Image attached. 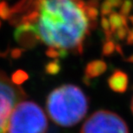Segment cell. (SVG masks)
I'll return each mask as SVG.
<instances>
[{"label": "cell", "mask_w": 133, "mask_h": 133, "mask_svg": "<svg viewBox=\"0 0 133 133\" xmlns=\"http://www.w3.org/2000/svg\"><path fill=\"white\" fill-rule=\"evenodd\" d=\"M36 33L49 47L79 49L88 30L84 3L74 0H41Z\"/></svg>", "instance_id": "obj_1"}, {"label": "cell", "mask_w": 133, "mask_h": 133, "mask_svg": "<svg viewBox=\"0 0 133 133\" xmlns=\"http://www.w3.org/2000/svg\"><path fill=\"white\" fill-rule=\"evenodd\" d=\"M89 101L85 92L73 84H65L48 95L46 109L51 120L57 125L72 127L87 115Z\"/></svg>", "instance_id": "obj_2"}, {"label": "cell", "mask_w": 133, "mask_h": 133, "mask_svg": "<svg viewBox=\"0 0 133 133\" xmlns=\"http://www.w3.org/2000/svg\"><path fill=\"white\" fill-rule=\"evenodd\" d=\"M49 123L46 113L38 104L22 100L10 113L7 133H47Z\"/></svg>", "instance_id": "obj_3"}, {"label": "cell", "mask_w": 133, "mask_h": 133, "mask_svg": "<svg viewBox=\"0 0 133 133\" xmlns=\"http://www.w3.org/2000/svg\"><path fill=\"white\" fill-rule=\"evenodd\" d=\"M26 94L0 69V133H7V124L10 113Z\"/></svg>", "instance_id": "obj_4"}, {"label": "cell", "mask_w": 133, "mask_h": 133, "mask_svg": "<svg viewBox=\"0 0 133 133\" xmlns=\"http://www.w3.org/2000/svg\"><path fill=\"white\" fill-rule=\"evenodd\" d=\"M81 133H130L121 116L108 110L95 111L84 122Z\"/></svg>", "instance_id": "obj_5"}, {"label": "cell", "mask_w": 133, "mask_h": 133, "mask_svg": "<svg viewBox=\"0 0 133 133\" xmlns=\"http://www.w3.org/2000/svg\"><path fill=\"white\" fill-rule=\"evenodd\" d=\"M15 39L23 46H33L36 39H39L35 25L27 23L18 27L15 31Z\"/></svg>", "instance_id": "obj_6"}, {"label": "cell", "mask_w": 133, "mask_h": 133, "mask_svg": "<svg viewBox=\"0 0 133 133\" xmlns=\"http://www.w3.org/2000/svg\"><path fill=\"white\" fill-rule=\"evenodd\" d=\"M108 86L113 92L123 94L127 90L129 79L127 74L121 70H116L107 79Z\"/></svg>", "instance_id": "obj_7"}, {"label": "cell", "mask_w": 133, "mask_h": 133, "mask_svg": "<svg viewBox=\"0 0 133 133\" xmlns=\"http://www.w3.org/2000/svg\"><path fill=\"white\" fill-rule=\"evenodd\" d=\"M107 66L103 61L97 60L89 62L86 66L85 70V77L88 79L100 76L106 71Z\"/></svg>", "instance_id": "obj_8"}, {"label": "cell", "mask_w": 133, "mask_h": 133, "mask_svg": "<svg viewBox=\"0 0 133 133\" xmlns=\"http://www.w3.org/2000/svg\"><path fill=\"white\" fill-rule=\"evenodd\" d=\"M109 22H110L111 31H115L119 28L124 27L126 25V21L124 16L121 14H118L115 12H111L109 15Z\"/></svg>", "instance_id": "obj_9"}, {"label": "cell", "mask_w": 133, "mask_h": 133, "mask_svg": "<svg viewBox=\"0 0 133 133\" xmlns=\"http://www.w3.org/2000/svg\"><path fill=\"white\" fill-rule=\"evenodd\" d=\"M46 55L50 58H58V57H65L68 55V52L65 49H58L55 48L49 47L46 51Z\"/></svg>", "instance_id": "obj_10"}, {"label": "cell", "mask_w": 133, "mask_h": 133, "mask_svg": "<svg viewBox=\"0 0 133 133\" xmlns=\"http://www.w3.org/2000/svg\"><path fill=\"white\" fill-rule=\"evenodd\" d=\"M46 72L49 74H56L61 69V65L59 63V61L55 60L54 62H49L45 66Z\"/></svg>", "instance_id": "obj_11"}, {"label": "cell", "mask_w": 133, "mask_h": 133, "mask_svg": "<svg viewBox=\"0 0 133 133\" xmlns=\"http://www.w3.org/2000/svg\"><path fill=\"white\" fill-rule=\"evenodd\" d=\"M27 79H28L27 74H26L25 72L22 71V70L17 71L14 74H13V76H12V78H11L12 81L14 82V83L17 84V85L22 84L23 82L25 81Z\"/></svg>", "instance_id": "obj_12"}, {"label": "cell", "mask_w": 133, "mask_h": 133, "mask_svg": "<svg viewBox=\"0 0 133 133\" xmlns=\"http://www.w3.org/2000/svg\"><path fill=\"white\" fill-rule=\"evenodd\" d=\"M117 45L112 41H107L103 46V54L105 55H110L114 52Z\"/></svg>", "instance_id": "obj_13"}, {"label": "cell", "mask_w": 133, "mask_h": 133, "mask_svg": "<svg viewBox=\"0 0 133 133\" xmlns=\"http://www.w3.org/2000/svg\"><path fill=\"white\" fill-rule=\"evenodd\" d=\"M84 9H85V11H86L87 17L92 20L96 19L97 16H98V10L94 6H89V5H87L84 4Z\"/></svg>", "instance_id": "obj_14"}, {"label": "cell", "mask_w": 133, "mask_h": 133, "mask_svg": "<svg viewBox=\"0 0 133 133\" xmlns=\"http://www.w3.org/2000/svg\"><path fill=\"white\" fill-rule=\"evenodd\" d=\"M10 16V9L5 2L0 3V17L3 19H7Z\"/></svg>", "instance_id": "obj_15"}, {"label": "cell", "mask_w": 133, "mask_h": 133, "mask_svg": "<svg viewBox=\"0 0 133 133\" xmlns=\"http://www.w3.org/2000/svg\"><path fill=\"white\" fill-rule=\"evenodd\" d=\"M131 3L130 0H125L123 4H122V7H121V10H120V14L123 15V16H127L131 11Z\"/></svg>", "instance_id": "obj_16"}, {"label": "cell", "mask_w": 133, "mask_h": 133, "mask_svg": "<svg viewBox=\"0 0 133 133\" xmlns=\"http://www.w3.org/2000/svg\"><path fill=\"white\" fill-rule=\"evenodd\" d=\"M112 9H113V7L111 6V4L105 0V1L103 3L102 7H101V11H102L104 15H110L111 13L112 12Z\"/></svg>", "instance_id": "obj_17"}, {"label": "cell", "mask_w": 133, "mask_h": 133, "mask_svg": "<svg viewBox=\"0 0 133 133\" xmlns=\"http://www.w3.org/2000/svg\"><path fill=\"white\" fill-rule=\"evenodd\" d=\"M114 32H115L116 38H118V40H122V39H124L127 35V29L125 26H124V27L118 29V30H115Z\"/></svg>", "instance_id": "obj_18"}, {"label": "cell", "mask_w": 133, "mask_h": 133, "mask_svg": "<svg viewBox=\"0 0 133 133\" xmlns=\"http://www.w3.org/2000/svg\"><path fill=\"white\" fill-rule=\"evenodd\" d=\"M101 24H102V27L104 29V30L105 31L106 34H109L111 32V25H110V22H109V19H107L106 17H103L102 22H101Z\"/></svg>", "instance_id": "obj_19"}, {"label": "cell", "mask_w": 133, "mask_h": 133, "mask_svg": "<svg viewBox=\"0 0 133 133\" xmlns=\"http://www.w3.org/2000/svg\"><path fill=\"white\" fill-rule=\"evenodd\" d=\"M22 55V50L19 49H15L11 51V56L13 58H18Z\"/></svg>", "instance_id": "obj_20"}, {"label": "cell", "mask_w": 133, "mask_h": 133, "mask_svg": "<svg viewBox=\"0 0 133 133\" xmlns=\"http://www.w3.org/2000/svg\"><path fill=\"white\" fill-rule=\"evenodd\" d=\"M106 1H108L109 3H110V4H111V6H112L113 8L118 7L122 3V0H106Z\"/></svg>", "instance_id": "obj_21"}, {"label": "cell", "mask_w": 133, "mask_h": 133, "mask_svg": "<svg viewBox=\"0 0 133 133\" xmlns=\"http://www.w3.org/2000/svg\"><path fill=\"white\" fill-rule=\"evenodd\" d=\"M131 112L133 114V97H132V99H131Z\"/></svg>", "instance_id": "obj_22"}]
</instances>
